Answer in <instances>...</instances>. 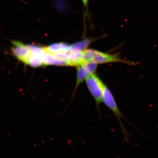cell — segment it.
I'll return each mask as SVG.
<instances>
[{
    "label": "cell",
    "instance_id": "cell-12",
    "mask_svg": "<svg viewBox=\"0 0 158 158\" xmlns=\"http://www.w3.org/2000/svg\"><path fill=\"white\" fill-rule=\"evenodd\" d=\"M70 53V51L69 50L68 52L58 53V54L53 55L59 60L66 62L67 60H68Z\"/></svg>",
    "mask_w": 158,
    "mask_h": 158
},
{
    "label": "cell",
    "instance_id": "cell-7",
    "mask_svg": "<svg viewBox=\"0 0 158 158\" xmlns=\"http://www.w3.org/2000/svg\"><path fill=\"white\" fill-rule=\"evenodd\" d=\"M42 58L40 55L29 52L23 62L33 68H37L43 65Z\"/></svg>",
    "mask_w": 158,
    "mask_h": 158
},
{
    "label": "cell",
    "instance_id": "cell-5",
    "mask_svg": "<svg viewBox=\"0 0 158 158\" xmlns=\"http://www.w3.org/2000/svg\"><path fill=\"white\" fill-rule=\"evenodd\" d=\"M11 43L13 45L11 48L12 54L19 60L23 62L29 52L28 46L19 41H12Z\"/></svg>",
    "mask_w": 158,
    "mask_h": 158
},
{
    "label": "cell",
    "instance_id": "cell-4",
    "mask_svg": "<svg viewBox=\"0 0 158 158\" xmlns=\"http://www.w3.org/2000/svg\"><path fill=\"white\" fill-rule=\"evenodd\" d=\"M98 65L96 63L90 62L85 63L77 67L75 91L84 81L86 80L91 75L95 73Z\"/></svg>",
    "mask_w": 158,
    "mask_h": 158
},
{
    "label": "cell",
    "instance_id": "cell-8",
    "mask_svg": "<svg viewBox=\"0 0 158 158\" xmlns=\"http://www.w3.org/2000/svg\"><path fill=\"white\" fill-rule=\"evenodd\" d=\"M83 53L84 51L71 52L66 62L67 65L78 66L84 64Z\"/></svg>",
    "mask_w": 158,
    "mask_h": 158
},
{
    "label": "cell",
    "instance_id": "cell-1",
    "mask_svg": "<svg viewBox=\"0 0 158 158\" xmlns=\"http://www.w3.org/2000/svg\"><path fill=\"white\" fill-rule=\"evenodd\" d=\"M102 102L109 109L111 110V111L113 112L117 118L120 124L122 133L123 136V141L126 142L128 144H129L130 143V133L124 127L121 121V118H123L124 119L126 120L129 123V125L132 127L135 128L136 129H137V128L129 121H128L127 118L124 117L123 114L122 113L119 108L118 107L113 94L110 92V89L106 85L104 86L103 95H102Z\"/></svg>",
    "mask_w": 158,
    "mask_h": 158
},
{
    "label": "cell",
    "instance_id": "cell-13",
    "mask_svg": "<svg viewBox=\"0 0 158 158\" xmlns=\"http://www.w3.org/2000/svg\"><path fill=\"white\" fill-rule=\"evenodd\" d=\"M89 0H82L83 4L86 10V15L89 16L88 12V4Z\"/></svg>",
    "mask_w": 158,
    "mask_h": 158
},
{
    "label": "cell",
    "instance_id": "cell-2",
    "mask_svg": "<svg viewBox=\"0 0 158 158\" xmlns=\"http://www.w3.org/2000/svg\"><path fill=\"white\" fill-rule=\"evenodd\" d=\"M83 60L85 63L92 62L98 64L113 62H121L132 64L131 62L120 58L117 54H110L95 49H86L84 51Z\"/></svg>",
    "mask_w": 158,
    "mask_h": 158
},
{
    "label": "cell",
    "instance_id": "cell-10",
    "mask_svg": "<svg viewBox=\"0 0 158 158\" xmlns=\"http://www.w3.org/2000/svg\"><path fill=\"white\" fill-rule=\"evenodd\" d=\"M93 41L91 39H86L74 43L70 45L69 51L71 52L83 51L86 50Z\"/></svg>",
    "mask_w": 158,
    "mask_h": 158
},
{
    "label": "cell",
    "instance_id": "cell-3",
    "mask_svg": "<svg viewBox=\"0 0 158 158\" xmlns=\"http://www.w3.org/2000/svg\"><path fill=\"white\" fill-rule=\"evenodd\" d=\"M89 91L95 101L99 114H100L99 106L102 102L105 84L95 73L92 74L86 80Z\"/></svg>",
    "mask_w": 158,
    "mask_h": 158
},
{
    "label": "cell",
    "instance_id": "cell-9",
    "mask_svg": "<svg viewBox=\"0 0 158 158\" xmlns=\"http://www.w3.org/2000/svg\"><path fill=\"white\" fill-rule=\"evenodd\" d=\"M43 65H54L57 66L67 65L66 62L57 59L54 55L47 51H45L42 56Z\"/></svg>",
    "mask_w": 158,
    "mask_h": 158
},
{
    "label": "cell",
    "instance_id": "cell-6",
    "mask_svg": "<svg viewBox=\"0 0 158 158\" xmlns=\"http://www.w3.org/2000/svg\"><path fill=\"white\" fill-rule=\"evenodd\" d=\"M70 45L68 43L60 42L53 43L45 47V51L51 54L68 52L70 49Z\"/></svg>",
    "mask_w": 158,
    "mask_h": 158
},
{
    "label": "cell",
    "instance_id": "cell-11",
    "mask_svg": "<svg viewBox=\"0 0 158 158\" xmlns=\"http://www.w3.org/2000/svg\"><path fill=\"white\" fill-rule=\"evenodd\" d=\"M29 52L34 54L40 55L43 56L45 52V49L44 47H41L36 45H28Z\"/></svg>",
    "mask_w": 158,
    "mask_h": 158
}]
</instances>
